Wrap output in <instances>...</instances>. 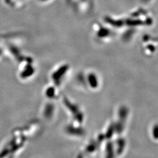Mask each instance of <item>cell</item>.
Instances as JSON below:
<instances>
[{"label": "cell", "instance_id": "1", "mask_svg": "<svg viewBox=\"0 0 158 158\" xmlns=\"http://www.w3.org/2000/svg\"><path fill=\"white\" fill-rule=\"evenodd\" d=\"M34 72V69L32 66H25L22 73H21V76L22 78H28L29 76H31Z\"/></svg>", "mask_w": 158, "mask_h": 158}, {"label": "cell", "instance_id": "2", "mask_svg": "<svg viewBox=\"0 0 158 158\" xmlns=\"http://www.w3.org/2000/svg\"><path fill=\"white\" fill-rule=\"evenodd\" d=\"M53 113V106L52 104H48L45 108V110L44 111V116H45L47 118H50L52 116Z\"/></svg>", "mask_w": 158, "mask_h": 158}, {"label": "cell", "instance_id": "3", "mask_svg": "<svg viewBox=\"0 0 158 158\" xmlns=\"http://www.w3.org/2000/svg\"><path fill=\"white\" fill-rule=\"evenodd\" d=\"M55 95V90L53 87H49L46 90V95L48 98H53Z\"/></svg>", "mask_w": 158, "mask_h": 158}]
</instances>
